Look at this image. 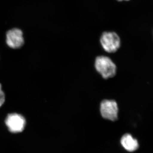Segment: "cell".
I'll list each match as a JSON object with an SVG mask.
<instances>
[{
    "instance_id": "8",
    "label": "cell",
    "mask_w": 153,
    "mask_h": 153,
    "mask_svg": "<svg viewBox=\"0 0 153 153\" xmlns=\"http://www.w3.org/2000/svg\"><path fill=\"white\" fill-rule=\"evenodd\" d=\"M118 1H129V0H117Z\"/></svg>"
},
{
    "instance_id": "4",
    "label": "cell",
    "mask_w": 153,
    "mask_h": 153,
    "mask_svg": "<svg viewBox=\"0 0 153 153\" xmlns=\"http://www.w3.org/2000/svg\"><path fill=\"white\" fill-rule=\"evenodd\" d=\"M5 123L10 131L17 133L24 130L26 126V121L25 117L22 114L13 113L7 115Z\"/></svg>"
},
{
    "instance_id": "7",
    "label": "cell",
    "mask_w": 153,
    "mask_h": 153,
    "mask_svg": "<svg viewBox=\"0 0 153 153\" xmlns=\"http://www.w3.org/2000/svg\"><path fill=\"white\" fill-rule=\"evenodd\" d=\"M5 101V94L2 89V85L0 83V107L2 106Z\"/></svg>"
},
{
    "instance_id": "3",
    "label": "cell",
    "mask_w": 153,
    "mask_h": 153,
    "mask_svg": "<svg viewBox=\"0 0 153 153\" xmlns=\"http://www.w3.org/2000/svg\"><path fill=\"white\" fill-rule=\"evenodd\" d=\"M100 111L103 118L114 121L118 119L119 108L115 100L104 99L100 105Z\"/></svg>"
},
{
    "instance_id": "1",
    "label": "cell",
    "mask_w": 153,
    "mask_h": 153,
    "mask_svg": "<svg viewBox=\"0 0 153 153\" xmlns=\"http://www.w3.org/2000/svg\"><path fill=\"white\" fill-rule=\"evenodd\" d=\"M94 67L96 71L103 79L112 78L116 74V65L111 58L108 56L99 55L96 57Z\"/></svg>"
},
{
    "instance_id": "5",
    "label": "cell",
    "mask_w": 153,
    "mask_h": 153,
    "mask_svg": "<svg viewBox=\"0 0 153 153\" xmlns=\"http://www.w3.org/2000/svg\"><path fill=\"white\" fill-rule=\"evenodd\" d=\"M7 45L13 49H20L25 44V39L22 30L15 28L11 29L6 33Z\"/></svg>"
},
{
    "instance_id": "2",
    "label": "cell",
    "mask_w": 153,
    "mask_h": 153,
    "mask_svg": "<svg viewBox=\"0 0 153 153\" xmlns=\"http://www.w3.org/2000/svg\"><path fill=\"white\" fill-rule=\"evenodd\" d=\"M100 43L103 50L108 53H115L120 47V38L114 32H105L102 33Z\"/></svg>"
},
{
    "instance_id": "6",
    "label": "cell",
    "mask_w": 153,
    "mask_h": 153,
    "mask_svg": "<svg viewBox=\"0 0 153 153\" xmlns=\"http://www.w3.org/2000/svg\"><path fill=\"white\" fill-rule=\"evenodd\" d=\"M121 143L126 150L129 152H134L139 147L137 141L128 134H125L122 137Z\"/></svg>"
}]
</instances>
